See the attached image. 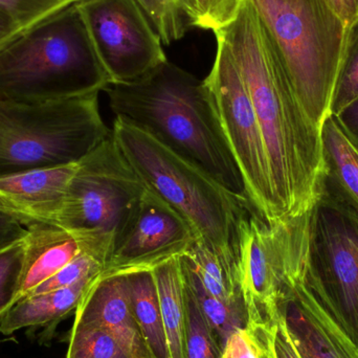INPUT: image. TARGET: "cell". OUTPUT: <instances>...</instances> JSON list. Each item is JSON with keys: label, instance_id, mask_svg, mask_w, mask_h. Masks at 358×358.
<instances>
[{"label": "cell", "instance_id": "36", "mask_svg": "<svg viewBox=\"0 0 358 358\" xmlns=\"http://www.w3.org/2000/svg\"><path fill=\"white\" fill-rule=\"evenodd\" d=\"M336 12L350 25L358 15V0H329Z\"/></svg>", "mask_w": 358, "mask_h": 358}, {"label": "cell", "instance_id": "2", "mask_svg": "<svg viewBox=\"0 0 358 358\" xmlns=\"http://www.w3.org/2000/svg\"><path fill=\"white\" fill-rule=\"evenodd\" d=\"M105 92L115 117L146 130L250 202L203 81L166 61L142 79L111 84Z\"/></svg>", "mask_w": 358, "mask_h": 358}, {"label": "cell", "instance_id": "9", "mask_svg": "<svg viewBox=\"0 0 358 358\" xmlns=\"http://www.w3.org/2000/svg\"><path fill=\"white\" fill-rule=\"evenodd\" d=\"M305 284L358 346V212L323 182L311 210Z\"/></svg>", "mask_w": 358, "mask_h": 358}, {"label": "cell", "instance_id": "19", "mask_svg": "<svg viewBox=\"0 0 358 358\" xmlns=\"http://www.w3.org/2000/svg\"><path fill=\"white\" fill-rule=\"evenodd\" d=\"M170 358H185V285L180 258L152 271Z\"/></svg>", "mask_w": 358, "mask_h": 358}, {"label": "cell", "instance_id": "3", "mask_svg": "<svg viewBox=\"0 0 358 358\" xmlns=\"http://www.w3.org/2000/svg\"><path fill=\"white\" fill-rule=\"evenodd\" d=\"M111 85L78 4L0 45V99L44 104L100 94Z\"/></svg>", "mask_w": 358, "mask_h": 358}, {"label": "cell", "instance_id": "21", "mask_svg": "<svg viewBox=\"0 0 358 358\" xmlns=\"http://www.w3.org/2000/svg\"><path fill=\"white\" fill-rule=\"evenodd\" d=\"M180 259L210 296L229 304H244L239 273L214 250L198 240Z\"/></svg>", "mask_w": 358, "mask_h": 358}, {"label": "cell", "instance_id": "38", "mask_svg": "<svg viewBox=\"0 0 358 358\" xmlns=\"http://www.w3.org/2000/svg\"><path fill=\"white\" fill-rule=\"evenodd\" d=\"M82 1H83V0H82Z\"/></svg>", "mask_w": 358, "mask_h": 358}, {"label": "cell", "instance_id": "28", "mask_svg": "<svg viewBox=\"0 0 358 358\" xmlns=\"http://www.w3.org/2000/svg\"><path fill=\"white\" fill-rule=\"evenodd\" d=\"M146 12L165 45L179 41L187 23L179 8L178 0H136Z\"/></svg>", "mask_w": 358, "mask_h": 358}, {"label": "cell", "instance_id": "4", "mask_svg": "<svg viewBox=\"0 0 358 358\" xmlns=\"http://www.w3.org/2000/svg\"><path fill=\"white\" fill-rule=\"evenodd\" d=\"M111 136L145 185L182 215L199 241L238 271L240 220L252 204L122 117H115Z\"/></svg>", "mask_w": 358, "mask_h": 358}, {"label": "cell", "instance_id": "5", "mask_svg": "<svg viewBox=\"0 0 358 358\" xmlns=\"http://www.w3.org/2000/svg\"><path fill=\"white\" fill-rule=\"evenodd\" d=\"M294 92L322 129L346 50L349 27L329 0H252Z\"/></svg>", "mask_w": 358, "mask_h": 358}, {"label": "cell", "instance_id": "17", "mask_svg": "<svg viewBox=\"0 0 358 358\" xmlns=\"http://www.w3.org/2000/svg\"><path fill=\"white\" fill-rule=\"evenodd\" d=\"M27 229L22 282L16 302L84 252L79 241L57 225L34 224Z\"/></svg>", "mask_w": 358, "mask_h": 358}, {"label": "cell", "instance_id": "10", "mask_svg": "<svg viewBox=\"0 0 358 358\" xmlns=\"http://www.w3.org/2000/svg\"><path fill=\"white\" fill-rule=\"evenodd\" d=\"M215 37L216 55L204 85L243 178L248 201L265 220H279L268 155L252 99L227 44Z\"/></svg>", "mask_w": 358, "mask_h": 358}, {"label": "cell", "instance_id": "33", "mask_svg": "<svg viewBox=\"0 0 358 358\" xmlns=\"http://www.w3.org/2000/svg\"><path fill=\"white\" fill-rule=\"evenodd\" d=\"M273 343L275 357L302 358L298 352V349L294 346L282 313L273 328Z\"/></svg>", "mask_w": 358, "mask_h": 358}, {"label": "cell", "instance_id": "1", "mask_svg": "<svg viewBox=\"0 0 358 358\" xmlns=\"http://www.w3.org/2000/svg\"><path fill=\"white\" fill-rule=\"evenodd\" d=\"M243 78L262 131L281 218L306 214L326 176L321 129L301 105L275 44L252 0L215 34Z\"/></svg>", "mask_w": 358, "mask_h": 358}, {"label": "cell", "instance_id": "20", "mask_svg": "<svg viewBox=\"0 0 358 358\" xmlns=\"http://www.w3.org/2000/svg\"><path fill=\"white\" fill-rule=\"evenodd\" d=\"M130 302L152 358H170L157 284L152 271L127 275Z\"/></svg>", "mask_w": 358, "mask_h": 358}, {"label": "cell", "instance_id": "37", "mask_svg": "<svg viewBox=\"0 0 358 358\" xmlns=\"http://www.w3.org/2000/svg\"><path fill=\"white\" fill-rule=\"evenodd\" d=\"M22 31L10 17L0 13V45Z\"/></svg>", "mask_w": 358, "mask_h": 358}, {"label": "cell", "instance_id": "22", "mask_svg": "<svg viewBox=\"0 0 358 358\" xmlns=\"http://www.w3.org/2000/svg\"><path fill=\"white\" fill-rule=\"evenodd\" d=\"M180 262L185 285L191 290L202 315L212 329L219 347L223 351L229 336L236 330L248 326L245 305L229 304L210 296L198 281L196 275L192 273L191 269L183 264L181 259Z\"/></svg>", "mask_w": 358, "mask_h": 358}, {"label": "cell", "instance_id": "25", "mask_svg": "<svg viewBox=\"0 0 358 358\" xmlns=\"http://www.w3.org/2000/svg\"><path fill=\"white\" fill-rule=\"evenodd\" d=\"M185 310V358H221L222 350L187 285Z\"/></svg>", "mask_w": 358, "mask_h": 358}, {"label": "cell", "instance_id": "14", "mask_svg": "<svg viewBox=\"0 0 358 358\" xmlns=\"http://www.w3.org/2000/svg\"><path fill=\"white\" fill-rule=\"evenodd\" d=\"M78 163L0 178V203L27 229L56 224Z\"/></svg>", "mask_w": 358, "mask_h": 358}, {"label": "cell", "instance_id": "27", "mask_svg": "<svg viewBox=\"0 0 358 358\" xmlns=\"http://www.w3.org/2000/svg\"><path fill=\"white\" fill-rule=\"evenodd\" d=\"M23 238L0 248V315L15 304L20 292L24 267Z\"/></svg>", "mask_w": 358, "mask_h": 358}, {"label": "cell", "instance_id": "18", "mask_svg": "<svg viewBox=\"0 0 358 358\" xmlns=\"http://www.w3.org/2000/svg\"><path fill=\"white\" fill-rule=\"evenodd\" d=\"M321 136L324 182L358 212V142L334 115L324 123Z\"/></svg>", "mask_w": 358, "mask_h": 358}, {"label": "cell", "instance_id": "30", "mask_svg": "<svg viewBox=\"0 0 358 358\" xmlns=\"http://www.w3.org/2000/svg\"><path fill=\"white\" fill-rule=\"evenodd\" d=\"M102 269L103 264L100 261L96 260L94 257L90 256L86 252H82L77 258L69 262L66 266L63 267L50 279L46 280L35 289L31 290L27 296L69 287V286L75 285L82 280L100 275L102 273Z\"/></svg>", "mask_w": 358, "mask_h": 358}, {"label": "cell", "instance_id": "7", "mask_svg": "<svg viewBox=\"0 0 358 358\" xmlns=\"http://www.w3.org/2000/svg\"><path fill=\"white\" fill-rule=\"evenodd\" d=\"M311 210L275 221L265 220L252 206L244 212L238 271L246 327H273L281 315L280 305L304 278L310 256Z\"/></svg>", "mask_w": 358, "mask_h": 358}, {"label": "cell", "instance_id": "34", "mask_svg": "<svg viewBox=\"0 0 358 358\" xmlns=\"http://www.w3.org/2000/svg\"><path fill=\"white\" fill-rule=\"evenodd\" d=\"M248 328L258 347L259 358H277L273 350V328Z\"/></svg>", "mask_w": 358, "mask_h": 358}, {"label": "cell", "instance_id": "31", "mask_svg": "<svg viewBox=\"0 0 358 358\" xmlns=\"http://www.w3.org/2000/svg\"><path fill=\"white\" fill-rule=\"evenodd\" d=\"M221 358H259L258 347L248 328L236 330L229 336Z\"/></svg>", "mask_w": 358, "mask_h": 358}, {"label": "cell", "instance_id": "8", "mask_svg": "<svg viewBox=\"0 0 358 358\" xmlns=\"http://www.w3.org/2000/svg\"><path fill=\"white\" fill-rule=\"evenodd\" d=\"M145 189L110 134L78 163L55 225L104 266Z\"/></svg>", "mask_w": 358, "mask_h": 358}, {"label": "cell", "instance_id": "35", "mask_svg": "<svg viewBox=\"0 0 358 358\" xmlns=\"http://www.w3.org/2000/svg\"><path fill=\"white\" fill-rule=\"evenodd\" d=\"M336 117L358 142V99Z\"/></svg>", "mask_w": 358, "mask_h": 358}, {"label": "cell", "instance_id": "26", "mask_svg": "<svg viewBox=\"0 0 358 358\" xmlns=\"http://www.w3.org/2000/svg\"><path fill=\"white\" fill-rule=\"evenodd\" d=\"M358 99V15L349 27L346 50L332 101L331 115H338Z\"/></svg>", "mask_w": 358, "mask_h": 358}, {"label": "cell", "instance_id": "12", "mask_svg": "<svg viewBox=\"0 0 358 358\" xmlns=\"http://www.w3.org/2000/svg\"><path fill=\"white\" fill-rule=\"evenodd\" d=\"M198 240L187 219L146 187L100 278L155 271L185 256Z\"/></svg>", "mask_w": 358, "mask_h": 358}, {"label": "cell", "instance_id": "15", "mask_svg": "<svg viewBox=\"0 0 358 358\" xmlns=\"http://www.w3.org/2000/svg\"><path fill=\"white\" fill-rule=\"evenodd\" d=\"M73 323L107 330L134 358H152L132 311L127 275H99L76 309Z\"/></svg>", "mask_w": 358, "mask_h": 358}, {"label": "cell", "instance_id": "13", "mask_svg": "<svg viewBox=\"0 0 358 358\" xmlns=\"http://www.w3.org/2000/svg\"><path fill=\"white\" fill-rule=\"evenodd\" d=\"M280 311L301 357L358 358L357 345L315 300L304 278L280 305Z\"/></svg>", "mask_w": 358, "mask_h": 358}, {"label": "cell", "instance_id": "29", "mask_svg": "<svg viewBox=\"0 0 358 358\" xmlns=\"http://www.w3.org/2000/svg\"><path fill=\"white\" fill-rule=\"evenodd\" d=\"M82 0H0V13L10 17L21 29Z\"/></svg>", "mask_w": 358, "mask_h": 358}, {"label": "cell", "instance_id": "11", "mask_svg": "<svg viewBox=\"0 0 358 358\" xmlns=\"http://www.w3.org/2000/svg\"><path fill=\"white\" fill-rule=\"evenodd\" d=\"M77 4L111 84L134 83L168 61L161 36L136 0Z\"/></svg>", "mask_w": 358, "mask_h": 358}, {"label": "cell", "instance_id": "6", "mask_svg": "<svg viewBox=\"0 0 358 358\" xmlns=\"http://www.w3.org/2000/svg\"><path fill=\"white\" fill-rule=\"evenodd\" d=\"M110 134L99 94L44 104L0 99V178L78 163Z\"/></svg>", "mask_w": 358, "mask_h": 358}, {"label": "cell", "instance_id": "32", "mask_svg": "<svg viewBox=\"0 0 358 358\" xmlns=\"http://www.w3.org/2000/svg\"><path fill=\"white\" fill-rule=\"evenodd\" d=\"M27 231L20 220L0 203V248L22 239Z\"/></svg>", "mask_w": 358, "mask_h": 358}, {"label": "cell", "instance_id": "23", "mask_svg": "<svg viewBox=\"0 0 358 358\" xmlns=\"http://www.w3.org/2000/svg\"><path fill=\"white\" fill-rule=\"evenodd\" d=\"M66 358H134L113 334L98 326L73 324Z\"/></svg>", "mask_w": 358, "mask_h": 358}, {"label": "cell", "instance_id": "16", "mask_svg": "<svg viewBox=\"0 0 358 358\" xmlns=\"http://www.w3.org/2000/svg\"><path fill=\"white\" fill-rule=\"evenodd\" d=\"M96 277L82 280L69 287L20 299L0 315V334L10 336L21 329L35 331L43 328L45 341L52 340L57 326L76 313Z\"/></svg>", "mask_w": 358, "mask_h": 358}, {"label": "cell", "instance_id": "24", "mask_svg": "<svg viewBox=\"0 0 358 358\" xmlns=\"http://www.w3.org/2000/svg\"><path fill=\"white\" fill-rule=\"evenodd\" d=\"M187 27L217 34L237 19L244 0H178Z\"/></svg>", "mask_w": 358, "mask_h": 358}]
</instances>
